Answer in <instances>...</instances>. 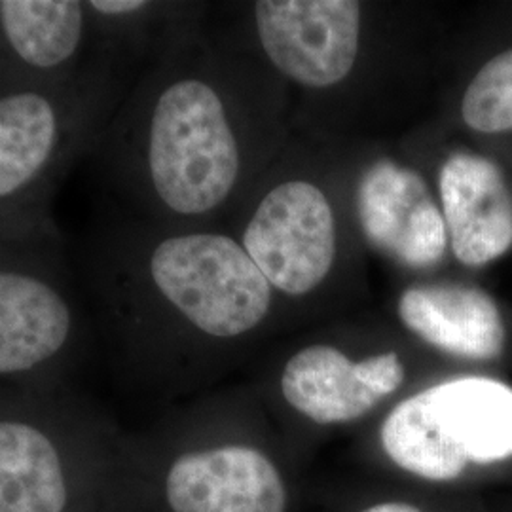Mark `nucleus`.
<instances>
[{"instance_id": "obj_14", "label": "nucleus", "mask_w": 512, "mask_h": 512, "mask_svg": "<svg viewBox=\"0 0 512 512\" xmlns=\"http://www.w3.org/2000/svg\"><path fill=\"white\" fill-rule=\"evenodd\" d=\"M399 317L421 340L469 361H495L503 355L507 330L499 308L475 287L439 283L408 289Z\"/></svg>"}, {"instance_id": "obj_10", "label": "nucleus", "mask_w": 512, "mask_h": 512, "mask_svg": "<svg viewBox=\"0 0 512 512\" xmlns=\"http://www.w3.org/2000/svg\"><path fill=\"white\" fill-rule=\"evenodd\" d=\"M255 14L260 44L281 73L310 88L348 76L359 50V2L262 0Z\"/></svg>"}, {"instance_id": "obj_1", "label": "nucleus", "mask_w": 512, "mask_h": 512, "mask_svg": "<svg viewBox=\"0 0 512 512\" xmlns=\"http://www.w3.org/2000/svg\"><path fill=\"white\" fill-rule=\"evenodd\" d=\"M92 160L107 188L148 196L179 219L217 211L241 171L228 107L200 76L167 78L152 93H124Z\"/></svg>"}, {"instance_id": "obj_7", "label": "nucleus", "mask_w": 512, "mask_h": 512, "mask_svg": "<svg viewBox=\"0 0 512 512\" xmlns=\"http://www.w3.org/2000/svg\"><path fill=\"white\" fill-rule=\"evenodd\" d=\"M129 454L141 507L164 512H287L289 495L274 461L236 440L184 444L164 458Z\"/></svg>"}, {"instance_id": "obj_2", "label": "nucleus", "mask_w": 512, "mask_h": 512, "mask_svg": "<svg viewBox=\"0 0 512 512\" xmlns=\"http://www.w3.org/2000/svg\"><path fill=\"white\" fill-rule=\"evenodd\" d=\"M129 435L78 387L0 385V512H137Z\"/></svg>"}, {"instance_id": "obj_11", "label": "nucleus", "mask_w": 512, "mask_h": 512, "mask_svg": "<svg viewBox=\"0 0 512 512\" xmlns=\"http://www.w3.org/2000/svg\"><path fill=\"white\" fill-rule=\"evenodd\" d=\"M357 211L366 239L404 266L431 268L444 256V217L420 173L376 162L359 183Z\"/></svg>"}, {"instance_id": "obj_9", "label": "nucleus", "mask_w": 512, "mask_h": 512, "mask_svg": "<svg viewBox=\"0 0 512 512\" xmlns=\"http://www.w3.org/2000/svg\"><path fill=\"white\" fill-rule=\"evenodd\" d=\"M243 249L279 291L294 296L313 291L329 274L336 253L325 194L302 181L274 188L249 220Z\"/></svg>"}, {"instance_id": "obj_3", "label": "nucleus", "mask_w": 512, "mask_h": 512, "mask_svg": "<svg viewBox=\"0 0 512 512\" xmlns=\"http://www.w3.org/2000/svg\"><path fill=\"white\" fill-rule=\"evenodd\" d=\"M97 349L74 255L57 222L0 232V385L78 387Z\"/></svg>"}, {"instance_id": "obj_15", "label": "nucleus", "mask_w": 512, "mask_h": 512, "mask_svg": "<svg viewBox=\"0 0 512 512\" xmlns=\"http://www.w3.org/2000/svg\"><path fill=\"white\" fill-rule=\"evenodd\" d=\"M461 116L480 133L512 129V48L495 55L469 84L463 95Z\"/></svg>"}, {"instance_id": "obj_12", "label": "nucleus", "mask_w": 512, "mask_h": 512, "mask_svg": "<svg viewBox=\"0 0 512 512\" xmlns=\"http://www.w3.org/2000/svg\"><path fill=\"white\" fill-rule=\"evenodd\" d=\"M403 382L404 366L393 351L353 363L340 349L310 346L289 359L281 391L302 416L334 425L363 418Z\"/></svg>"}, {"instance_id": "obj_8", "label": "nucleus", "mask_w": 512, "mask_h": 512, "mask_svg": "<svg viewBox=\"0 0 512 512\" xmlns=\"http://www.w3.org/2000/svg\"><path fill=\"white\" fill-rule=\"evenodd\" d=\"M95 57L88 0H0V95L67 84Z\"/></svg>"}, {"instance_id": "obj_6", "label": "nucleus", "mask_w": 512, "mask_h": 512, "mask_svg": "<svg viewBox=\"0 0 512 512\" xmlns=\"http://www.w3.org/2000/svg\"><path fill=\"white\" fill-rule=\"evenodd\" d=\"M143 245L169 300L203 340L245 336L270 310V283L236 239L183 232Z\"/></svg>"}, {"instance_id": "obj_16", "label": "nucleus", "mask_w": 512, "mask_h": 512, "mask_svg": "<svg viewBox=\"0 0 512 512\" xmlns=\"http://www.w3.org/2000/svg\"><path fill=\"white\" fill-rule=\"evenodd\" d=\"M361 512H421L418 507L404 503V501H384V503H376L372 507H368Z\"/></svg>"}, {"instance_id": "obj_4", "label": "nucleus", "mask_w": 512, "mask_h": 512, "mask_svg": "<svg viewBox=\"0 0 512 512\" xmlns=\"http://www.w3.org/2000/svg\"><path fill=\"white\" fill-rule=\"evenodd\" d=\"M126 93L103 55L67 84L0 95V232L55 224V194L92 160Z\"/></svg>"}, {"instance_id": "obj_5", "label": "nucleus", "mask_w": 512, "mask_h": 512, "mask_svg": "<svg viewBox=\"0 0 512 512\" xmlns=\"http://www.w3.org/2000/svg\"><path fill=\"white\" fill-rule=\"evenodd\" d=\"M380 439L399 469L429 482H459L512 467V387L461 376L397 404Z\"/></svg>"}, {"instance_id": "obj_13", "label": "nucleus", "mask_w": 512, "mask_h": 512, "mask_svg": "<svg viewBox=\"0 0 512 512\" xmlns=\"http://www.w3.org/2000/svg\"><path fill=\"white\" fill-rule=\"evenodd\" d=\"M440 200L452 251L465 266H484L512 247V194L488 158L458 152L440 167Z\"/></svg>"}]
</instances>
